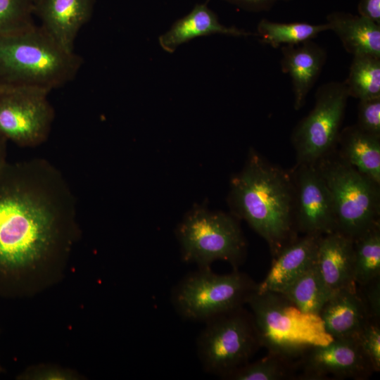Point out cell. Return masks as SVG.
<instances>
[{"mask_svg": "<svg viewBox=\"0 0 380 380\" xmlns=\"http://www.w3.org/2000/svg\"><path fill=\"white\" fill-rule=\"evenodd\" d=\"M182 260L198 267L225 261L239 270L246 253V242L234 217L197 207L188 213L176 229Z\"/></svg>", "mask_w": 380, "mask_h": 380, "instance_id": "cell-8", "label": "cell"}, {"mask_svg": "<svg viewBox=\"0 0 380 380\" xmlns=\"http://www.w3.org/2000/svg\"><path fill=\"white\" fill-rule=\"evenodd\" d=\"M253 11L270 9L277 2L288 0H227Z\"/></svg>", "mask_w": 380, "mask_h": 380, "instance_id": "cell-31", "label": "cell"}, {"mask_svg": "<svg viewBox=\"0 0 380 380\" xmlns=\"http://www.w3.org/2000/svg\"><path fill=\"white\" fill-rule=\"evenodd\" d=\"M211 34H224L234 37L253 34L234 27L222 25L215 13L205 4H198L187 15L177 20L167 32L159 37V44L163 50L172 53L183 43Z\"/></svg>", "mask_w": 380, "mask_h": 380, "instance_id": "cell-18", "label": "cell"}, {"mask_svg": "<svg viewBox=\"0 0 380 380\" xmlns=\"http://www.w3.org/2000/svg\"><path fill=\"white\" fill-rule=\"evenodd\" d=\"M356 125L365 132L380 135V96L360 100Z\"/></svg>", "mask_w": 380, "mask_h": 380, "instance_id": "cell-28", "label": "cell"}, {"mask_svg": "<svg viewBox=\"0 0 380 380\" xmlns=\"http://www.w3.org/2000/svg\"><path fill=\"white\" fill-rule=\"evenodd\" d=\"M228 380H288L295 379L294 359L278 353L268 354L248 362L234 372Z\"/></svg>", "mask_w": 380, "mask_h": 380, "instance_id": "cell-24", "label": "cell"}, {"mask_svg": "<svg viewBox=\"0 0 380 380\" xmlns=\"http://www.w3.org/2000/svg\"><path fill=\"white\" fill-rule=\"evenodd\" d=\"M82 58L61 45L40 25L0 35V86L49 92L73 80Z\"/></svg>", "mask_w": 380, "mask_h": 380, "instance_id": "cell-3", "label": "cell"}, {"mask_svg": "<svg viewBox=\"0 0 380 380\" xmlns=\"http://www.w3.org/2000/svg\"><path fill=\"white\" fill-rule=\"evenodd\" d=\"M204 324L196 346L206 373L227 379L262 348L253 316L245 305L216 315Z\"/></svg>", "mask_w": 380, "mask_h": 380, "instance_id": "cell-7", "label": "cell"}, {"mask_svg": "<svg viewBox=\"0 0 380 380\" xmlns=\"http://www.w3.org/2000/svg\"><path fill=\"white\" fill-rule=\"evenodd\" d=\"M281 71L291 78L293 108L299 110L321 74L326 63V50L312 39L281 46Z\"/></svg>", "mask_w": 380, "mask_h": 380, "instance_id": "cell-14", "label": "cell"}, {"mask_svg": "<svg viewBox=\"0 0 380 380\" xmlns=\"http://www.w3.org/2000/svg\"><path fill=\"white\" fill-rule=\"evenodd\" d=\"M257 286L251 277L239 270L219 274L210 267H198L172 288L170 300L183 319L204 323L216 315L246 305L257 291Z\"/></svg>", "mask_w": 380, "mask_h": 380, "instance_id": "cell-6", "label": "cell"}, {"mask_svg": "<svg viewBox=\"0 0 380 380\" xmlns=\"http://www.w3.org/2000/svg\"><path fill=\"white\" fill-rule=\"evenodd\" d=\"M49 93L35 87L0 86V137L26 147L44 142L55 117Z\"/></svg>", "mask_w": 380, "mask_h": 380, "instance_id": "cell-10", "label": "cell"}, {"mask_svg": "<svg viewBox=\"0 0 380 380\" xmlns=\"http://www.w3.org/2000/svg\"><path fill=\"white\" fill-rule=\"evenodd\" d=\"M354 279L364 284L380 277V226L353 241Z\"/></svg>", "mask_w": 380, "mask_h": 380, "instance_id": "cell-25", "label": "cell"}, {"mask_svg": "<svg viewBox=\"0 0 380 380\" xmlns=\"http://www.w3.org/2000/svg\"><path fill=\"white\" fill-rule=\"evenodd\" d=\"M96 0H34L40 26L61 45L74 51L75 40L90 20Z\"/></svg>", "mask_w": 380, "mask_h": 380, "instance_id": "cell-13", "label": "cell"}, {"mask_svg": "<svg viewBox=\"0 0 380 380\" xmlns=\"http://www.w3.org/2000/svg\"><path fill=\"white\" fill-rule=\"evenodd\" d=\"M6 140L0 137V169L6 163Z\"/></svg>", "mask_w": 380, "mask_h": 380, "instance_id": "cell-32", "label": "cell"}, {"mask_svg": "<svg viewBox=\"0 0 380 380\" xmlns=\"http://www.w3.org/2000/svg\"><path fill=\"white\" fill-rule=\"evenodd\" d=\"M76 208L49 162H6L0 169V275L30 267L66 244Z\"/></svg>", "mask_w": 380, "mask_h": 380, "instance_id": "cell-1", "label": "cell"}, {"mask_svg": "<svg viewBox=\"0 0 380 380\" xmlns=\"http://www.w3.org/2000/svg\"><path fill=\"white\" fill-rule=\"evenodd\" d=\"M230 198L236 215L265 240L272 257L298 238L294 180L254 151L232 178Z\"/></svg>", "mask_w": 380, "mask_h": 380, "instance_id": "cell-2", "label": "cell"}, {"mask_svg": "<svg viewBox=\"0 0 380 380\" xmlns=\"http://www.w3.org/2000/svg\"><path fill=\"white\" fill-rule=\"evenodd\" d=\"M348 98L344 82L331 81L317 88L312 109L292 133L298 165L315 164L332 151L337 143Z\"/></svg>", "mask_w": 380, "mask_h": 380, "instance_id": "cell-9", "label": "cell"}, {"mask_svg": "<svg viewBox=\"0 0 380 380\" xmlns=\"http://www.w3.org/2000/svg\"><path fill=\"white\" fill-rule=\"evenodd\" d=\"M329 30L326 23L313 25L306 23H277L262 19L258 26V35L261 41L273 48L296 44L316 37L319 33Z\"/></svg>", "mask_w": 380, "mask_h": 380, "instance_id": "cell-23", "label": "cell"}, {"mask_svg": "<svg viewBox=\"0 0 380 380\" xmlns=\"http://www.w3.org/2000/svg\"><path fill=\"white\" fill-rule=\"evenodd\" d=\"M318 316L332 339L357 335L371 319L356 288L334 291Z\"/></svg>", "mask_w": 380, "mask_h": 380, "instance_id": "cell-17", "label": "cell"}, {"mask_svg": "<svg viewBox=\"0 0 380 380\" xmlns=\"http://www.w3.org/2000/svg\"><path fill=\"white\" fill-rule=\"evenodd\" d=\"M364 357L374 373L380 371V320L370 319L356 335Z\"/></svg>", "mask_w": 380, "mask_h": 380, "instance_id": "cell-27", "label": "cell"}, {"mask_svg": "<svg viewBox=\"0 0 380 380\" xmlns=\"http://www.w3.org/2000/svg\"><path fill=\"white\" fill-rule=\"evenodd\" d=\"M246 305L268 352L295 359L306 348L332 340L318 315L303 312L280 293L255 291Z\"/></svg>", "mask_w": 380, "mask_h": 380, "instance_id": "cell-5", "label": "cell"}, {"mask_svg": "<svg viewBox=\"0 0 380 380\" xmlns=\"http://www.w3.org/2000/svg\"><path fill=\"white\" fill-rule=\"evenodd\" d=\"M293 180L297 232L323 236L336 232L332 198L315 164L298 165Z\"/></svg>", "mask_w": 380, "mask_h": 380, "instance_id": "cell-12", "label": "cell"}, {"mask_svg": "<svg viewBox=\"0 0 380 380\" xmlns=\"http://www.w3.org/2000/svg\"><path fill=\"white\" fill-rule=\"evenodd\" d=\"M349 97L359 100L380 96V57L356 54L344 81Z\"/></svg>", "mask_w": 380, "mask_h": 380, "instance_id": "cell-22", "label": "cell"}, {"mask_svg": "<svg viewBox=\"0 0 380 380\" xmlns=\"http://www.w3.org/2000/svg\"><path fill=\"white\" fill-rule=\"evenodd\" d=\"M34 0H0V35L34 24Z\"/></svg>", "mask_w": 380, "mask_h": 380, "instance_id": "cell-26", "label": "cell"}, {"mask_svg": "<svg viewBox=\"0 0 380 380\" xmlns=\"http://www.w3.org/2000/svg\"><path fill=\"white\" fill-rule=\"evenodd\" d=\"M340 155L360 172L380 184V135L365 132L356 125L340 132Z\"/></svg>", "mask_w": 380, "mask_h": 380, "instance_id": "cell-20", "label": "cell"}, {"mask_svg": "<svg viewBox=\"0 0 380 380\" xmlns=\"http://www.w3.org/2000/svg\"><path fill=\"white\" fill-rule=\"evenodd\" d=\"M322 236L305 234L297 238L273 257L265 279L258 283L257 292L282 293L292 282L316 263Z\"/></svg>", "mask_w": 380, "mask_h": 380, "instance_id": "cell-15", "label": "cell"}, {"mask_svg": "<svg viewBox=\"0 0 380 380\" xmlns=\"http://www.w3.org/2000/svg\"><path fill=\"white\" fill-rule=\"evenodd\" d=\"M333 292L315 263L281 293L303 312L318 315Z\"/></svg>", "mask_w": 380, "mask_h": 380, "instance_id": "cell-21", "label": "cell"}, {"mask_svg": "<svg viewBox=\"0 0 380 380\" xmlns=\"http://www.w3.org/2000/svg\"><path fill=\"white\" fill-rule=\"evenodd\" d=\"M327 23L348 53L380 57V25L359 15L341 11L328 14Z\"/></svg>", "mask_w": 380, "mask_h": 380, "instance_id": "cell-19", "label": "cell"}, {"mask_svg": "<svg viewBox=\"0 0 380 380\" xmlns=\"http://www.w3.org/2000/svg\"><path fill=\"white\" fill-rule=\"evenodd\" d=\"M358 15L380 25V0H360Z\"/></svg>", "mask_w": 380, "mask_h": 380, "instance_id": "cell-30", "label": "cell"}, {"mask_svg": "<svg viewBox=\"0 0 380 380\" xmlns=\"http://www.w3.org/2000/svg\"><path fill=\"white\" fill-rule=\"evenodd\" d=\"M317 267L332 291L355 289L353 240L334 232L320 237Z\"/></svg>", "mask_w": 380, "mask_h": 380, "instance_id": "cell-16", "label": "cell"}, {"mask_svg": "<svg viewBox=\"0 0 380 380\" xmlns=\"http://www.w3.org/2000/svg\"><path fill=\"white\" fill-rule=\"evenodd\" d=\"M296 380H365L374 373L356 335L304 349L295 359Z\"/></svg>", "mask_w": 380, "mask_h": 380, "instance_id": "cell-11", "label": "cell"}, {"mask_svg": "<svg viewBox=\"0 0 380 380\" xmlns=\"http://www.w3.org/2000/svg\"><path fill=\"white\" fill-rule=\"evenodd\" d=\"M315 165L332 198L336 232L354 241L380 226L379 184L331 151Z\"/></svg>", "mask_w": 380, "mask_h": 380, "instance_id": "cell-4", "label": "cell"}, {"mask_svg": "<svg viewBox=\"0 0 380 380\" xmlns=\"http://www.w3.org/2000/svg\"><path fill=\"white\" fill-rule=\"evenodd\" d=\"M356 291L370 319L380 320V277L364 284H356Z\"/></svg>", "mask_w": 380, "mask_h": 380, "instance_id": "cell-29", "label": "cell"}]
</instances>
